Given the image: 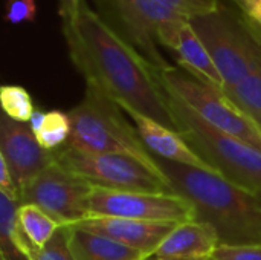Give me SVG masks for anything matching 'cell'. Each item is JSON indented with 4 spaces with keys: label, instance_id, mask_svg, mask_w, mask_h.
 Segmentation results:
<instances>
[{
    "label": "cell",
    "instance_id": "2e32d148",
    "mask_svg": "<svg viewBox=\"0 0 261 260\" xmlns=\"http://www.w3.org/2000/svg\"><path fill=\"white\" fill-rule=\"evenodd\" d=\"M173 52L177 55V61L180 67L187 69L190 74H193L194 77H197L206 84L216 86L219 89L225 87L222 75L219 74L206 48L190 26L188 18L180 29L179 43Z\"/></svg>",
    "mask_w": 261,
    "mask_h": 260
},
{
    "label": "cell",
    "instance_id": "f1b7e54d",
    "mask_svg": "<svg viewBox=\"0 0 261 260\" xmlns=\"http://www.w3.org/2000/svg\"><path fill=\"white\" fill-rule=\"evenodd\" d=\"M144 260H159V259H156L154 256H150V257H147V259H144Z\"/></svg>",
    "mask_w": 261,
    "mask_h": 260
},
{
    "label": "cell",
    "instance_id": "9a60e30c",
    "mask_svg": "<svg viewBox=\"0 0 261 260\" xmlns=\"http://www.w3.org/2000/svg\"><path fill=\"white\" fill-rule=\"evenodd\" d=\"M70 248L75 260H144L147 256L107 236L69 225Z\"/></svg>",
    "mask_w": 261,
    "mask_h": 260
},
{
    "label": "cell",
    "instance_id": "44dd1931",
    "mask_svg": "<svg viewBox=\"0 0 261 260\" xmlns=\"http://www.w3.org/2000/svg\"><path fill=\"white\" fill-rule=\"evenodd\" d=\"M0 103H2L3 113L17 123L29 124L32 115L35 113L32 98L29 92L21 86H14V84L2 86Z\"/></svg>",
    "mask_w": 261,
    "mask_h": 260
},
{
    "label": "cell",
    "instance_id": "4316f807",
    "mask_svg": "<svg viewBox=\"0 0 261 260\" xmlns=\"http://www.w3.org/2000/svg\"><path fill=\"white\" fill-rule=\"evenodd\" d=\"M0 192L20 202V192L14 182V178L11 175L8 164L5 162V159L2 156H0Z\"/></svg>",
    "mask_w": 261,
    "mask_h": 260
},
{
    "label": "cell",
    "instance_id": "5bb4252c",
    "mask_svg": "<svg viewBox=\"0 0 261 260\" xmlns=\"http://www.w3.org/2000/svg\"><path fill=\"white\" fill-rule=\"evenodd\" d=\"M220 245L217 230L202 221L177 224L151 254L159 260H213Z\"/></svg>",
    "mask_w": 261,
    "mask_h": 260
},
{
    "label": "cell",
    "instance_id": "4fadbf2b",
    "mask_svg": "<svg viewBox=\"0 0 261 260\" xmlns=\"http://www.w3.org/2000/svg\"><path fill=\"white\" fill-rule=\"evenodd\" d=\"M177 224L148 222L125 218H89L75 227L107 236L150 257Z\"/></svg>",
    "mask_w": 261,
    "mask_h": 260
},
{
    "label": "cell",
    "instance_id": "ac0fdd59",
    "mask_svg": "<svg viewBox=\"0 0 261 260\" xmlns=\"http://www.w3.org/2000/svg\"><path fill=\"white\" fill-rule=\"evenodd\" d=\"M29 127L32 129L38 144L47 152H55L66 146L72 130L69 115L60 110H35L29 121Z\"/></svg>",
    "mask_w": 261,
    "mask_h": 260
},
{
    "label": "cell",
    "instance_id": "8fae6325",
    "mask_svg": "<svg viewBox=\"0 0 261 260\" xmlns=\"http://www.w3.org/2000/svg\"><path fill=\"white\" fill-rule=\"evenodd\" d=\"M0 156L11 170L20 198L26 187L54 162V152L38 144L29 124L17 123L5 113L0 124Z\"/></svg>",
    "mask_w": 261,
    "mask_h": 260
},
{
    "label": "cell",
    "instance_id": "d4e9b609",
    "mask_svg": "<svg viewBox=\"0 0 261 260\" xmlns=\"http://www.w3.org/2000/svg\"><path fill=\"white\" fill-rule=\"evenodd\" d=\"M176 12L190 17L194 14L211 11L217 6L219 0H161Z\"/></svg>",
    "mask_w": 261,
    "mask_h": 260
},
{
    "label": "cell",
    "instance_id": "9c48e42d",
    "mask_svg": "<svg viewBox=\"0 0 261 260\" xmlns=\"http://www.w3.org/2000/svg\"><path fill=\"white\" fill-rule=\"evenodd\" d=\"M89 218L184 224L197 221V211L188 199L177 193L116 192L93 187L89 198Z\"/></svg>",
    "mask_w": 261,
    "mask_h": 260
},
{
    "label": "cell",
    "instance_id": "277c9868",
    "mask_svg": "<svg viewBox=\"0 0 261 260\" xmlns=\"http://www.w3.org/2000/svg\"><path fill=\"white\" fill-rule=\"evenodd\" d=\"M188 23L211 55L225 87L261 70V34L228 0L211 11L188 17Z\"/></svg>",
    "mask_w": 261,
    "mask_h": 260
},
{
    "label": "cell",
    "instance_id": "83f0119b",
    "mask_svg": "<svg viewBox=\"0 0 261 260\" xmlns=\"http://www.w3.org/2000/svg\"><path fill=\"white\" fill-rule=\"evenodd\" d=\"M58 2H60L58 3V14L61 17L63 23H69L78 15L80 9L86 0H58Z\"/></svg>",
    "mask_w": 261,
    "mask_h": 260
},
{
    "label": "cell",
    "instance_id": "30bf717a",
    "mask_svg": "<svg viewBox=\"0 0 261 260\" xmlns=\"http://www.w3.org/2000/svg\"><path fill=\"white\" fill-rule=\"evenodd\" d=\"M93 185L69 173L55 161L21 193V204H32L60 225H75L89 219V198Z\"/></svg>",
    "mask_w": 261,
    "mask_h": 260
},
{
    "label": "cell",
    "instance_id": "484cf974",
    "mask_svg": "<svg viewBox=\"0 0 261 260\" xmlns=\"http://www.w3.org/2000/svg\"><path fill=\"white\" fill-rule=\"evenodd\" d=\"M261 34V0H229Z\"/></svg>",
    "mask_w": 261,
    "mask_h": 260
},
{
    "label": "cell",
    "instance_id": "52a82bcc",
    "mask_svg": "<svg viewBox=\"0 0 261 260\" xmlns=\"http://www.w3.org/2000/svg\"><path fill=\"white\" fill-rule=\"evenodd\" d=\"M54 161L93 187L116 192L174 193L167 178L127 155L93 153L63 146L54 152Z\"/></svg>",
    "mask_w": 261,
    "mask_h": 260
},
{
    "label": "cell",
    "instance_id": "3957f363",
    "mask_svg": "<svg viewBox=\"0 0 261 260\" xmlns=\"http://www.w3.org/2000/svg\"><path fill=\"white\" fill-rule=\"evenodd\" d=\"M67 115L72 130L66 146L93 153L127 155L167 178L135 124H130L118 103L98 87L86 84L84 98Z\"/></svg>",
    "mask_w": 261,
    "mask_h": 260
},
{
    "label": "cell",
    "instance_id": "7a4b0ae2",
    "mask_svg": "<svg viewBox=\"0 0 261 260\" xmlns=\"http://www.w3.org/2000/svg\"><path fill=\"white\" fill-rule=\"evenodd\" d=\"M156 161L174 193L194 205L197 221L217 230L220 244H261V196L223 176L159 158Z\"/></svg>",
    "mask_w": 261,
    "mask_h": 260
},
{
    "label": "cell",
    "instance_id": "6da1fadb",
    "mask_svg": "<svg viewBox=\"0 0 261 260\" xmlns=\"http://www.w3.org/2000/svg\"><path fill=\"white\" fill-rule=\"evenodd\" d=\"M63 35L70 61L86 84L102 90L121 109H133L177 130L159 70L113 32L87 2L72 21L63 23Z\"/></svg>",
    "mask_w": 261,
    "mask_h": 260
},
{
    "label": "cell",
    "instance_id": "8992f818",
    "mask_svg": "<svg viewBox=\"0 0 261 260\" xmlns=\"http://www.w3.org/2000/svg\"><path fill=\"white\" fill-rule=\"evenodd\" d=\"M167 92L177 132L190 147L225 179L261 196V150L213 127L176 93Z\"/></svg>",
    "mask_w": 261,
    "mask_h": 260
},
{
    "label": "cell",
    "instance_id": "e0dca14e",
    "mask_svg": "<svg viewBox=\"0 0 261 260\" xmlns=\"http://www.w3.org/2000/svg\"><path fill=\"white\" fill-rule=\"evenodd\" d=\"M20 202L0 192V251L2 260H15L21 256L32 260L35 248L28 241L18 222Z\"/></svg>",
    "mask_w": 261,
    "mask_h": 260
},
{
    "label": "cell",
    "instance_id": "7402d4cb",
    "mask_svg": "<svg viewBox=\"0 0 261 260\" xmlns=\"http://www.w3.org/2000/svg\"><path fill=\"white\" fill-rule=\"evenodd\" d=\"M32 260H75L70 248L69 225H61L44 247L35 250Z\"/></svg>",
    "mask_w": 261,
    "mask_h": 260
},
{
    "label": "cell",
    "instance_id": "cb8c5ba5",
    "mask_svg": "<svg viewBox=\"0 0 261 260\" xmlns=\"http://www.w3.org/2000/svg\"><path fill=\"white\" fill-rule=\"evenodd\" d=\"M37 5L35 0H6L5 3V20L12 25L24 21H35Z\"/></svg>",
    "mask_w": 261,
    "mask_h": 260
},
{
    "label": "cell",
    "instance_id": "603a6c76",
    "mask_svg": "<svg viewBox=\"0 0 261 260\" xmlns=\"http://www.w3.org/2000/svg\"><path fill=\"white\" fill-rule=\"evenodd\" d=\"M213 260H261V244H220Z\"/></svg>",
    "mask_w": 261,
    "mask_h": 260
},
{
    "label": "cell",
    "instance_id": "5b68a950",
    "mask_svg": "<svg viewBox=\"0 0 261 260\" xmlns=\"http://www.w3.org/2000/svg\"><path fill=\"white\" fill-rule=\"evenodd\" d=\"M93 3L101 20L154 69L164 70L171 66L162 57L159 44L174 51L188 17L161 0H93Z\"/></svg>",
    "mask_w": 261,
    "mask_h": 260
},
{
    "label": "cell",
    "instance_id": "ba28073f",
    "mask_svg": "<svg viewBox=\"0 0 261 260\" xmlns=\"http://www.w3.org/2000/svg\"><path fill=\"white\" fill-rule=\"evenodd\" d=\"M161 83L188 104L203 121L261 150V132L252 120L216 86L206 84L180 66L159 70Z\"/></svg>",
    "mask_w": 261,
    "mask_h": 260
},
{
    "label": "cell",
    "instance_id": "ffe728a7",
    "mask_svg": "<svg viewBox=\"0 0 261 260\" xmlns=\"http://www.w3.org/2000/svg\"><path fill=\"white\" fill-rule=\"evenodd\" d=\"M223 92L252 120L261 132V70L252 72L234 86L223 87Z\"/></svg>",
    "mask_w": 261,
    "mask_h": 260
},
{
    "label": "cell",
    "instance_id": "d6986e66",
    "mask_svg": "<svg viewBox=\"0 0 261 260\" xmlns=\"http://www.w3.org/2000/svg\"><path fill=\"white\" fill-rule=\"evenodd\" d=\"M18 222L28 241L35 250L44 247L55 231L61 227L52 216L32 204H21L18 208Z\"/></svg>",
    "mask_w": 261,
    "mask_h": 260
},
{
    "label": "cell",
    "instance_id": "7c38bea8",
    "mask_svg": "<svg viewBox=\"0 0 261 260\" xmlns=\"http://www.w3.org/2000/svg\"><path fill=\"white\" fill-rule=\"evenodd\" d=\"M122 110L133 121L142 143L151 152L153 156L222 176L213 166H210L203 158H200L190 147V144L184 139V136L177 130L170 129L158 123L156 120L148 118L133 109H122Z\"/></svg>",
    "mask_w": 261,
    "mask_h": 260
}]
</instances>
